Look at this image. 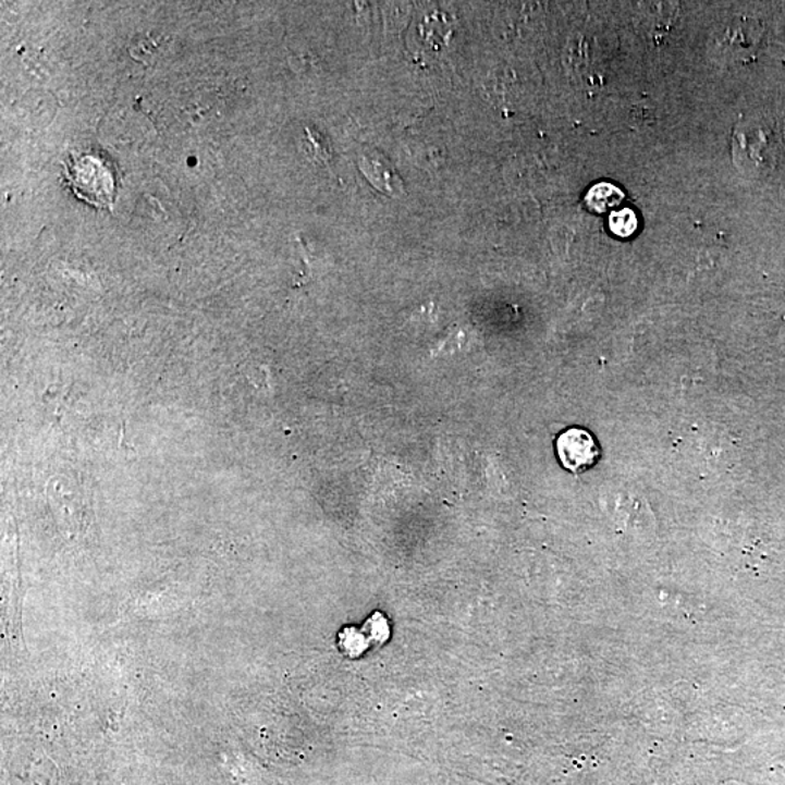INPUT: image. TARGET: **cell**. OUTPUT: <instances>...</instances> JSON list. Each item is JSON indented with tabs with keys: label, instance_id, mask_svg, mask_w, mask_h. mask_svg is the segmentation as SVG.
<instances>
[{
	"label": "cell",
	"instance_id": "5b68a950",
	"mask_svg": "<svg viewBox=\"0 0 785 785\" xmlns=\"http://www.w3.org/2000/svg\"><path fill=\"white\" fill-rule=\"evenodd\" d=\"M611 228L618 236H630L636 230L635 212L630 210L617 212V214L611 217Z\"/></svg>",
	"mask_w": 785,
	"mask_h": 785
},
{
	"label": "cell",
	"instance_id": "7a4b0ae2",
	"mask_svg": "<svg viewBox=\"0 0 785 785\" xmlns=\"http://www.w3.org/2000/svg\"><path fill=\"white\" fill-rule=\"evenodd\" d=\"M771 134L761 123H740L733 134V160L741 171H763L771 158Z\"/></svg>",
	"mask_w": 785,
	"mask_h": 785
},
{
	"label": "cell",
	"instance_id": "6da1fadb",
	"mask_svg": "<svg viewBox=\"0 0 785 785\" xmlns=\"http://www.w3.org/2000/svg\"><path fill=\"white\" fill-rule=\"evenodd\" d=\"M66 177L77 197L99 208H111L115 194V173L98 155H79L66 163Z\"/></svg>",
	"mask_w": 785,
	"mask_h": 785
},
{
	"label": "cell",
	"instance_id": "3957f363",
	"mask_svg": "<svg viewBox=\"0 0 785 785\" xmlns=\"http://www.w3.org/2000/svg\"><path fill=\"white\" fill-rule=\"evenodd\" d=\"M559 459L562 466L572 473L587 470L600 457V446L592 433L580 428H571L557 438Z\"/></svg>",
	"mask_w": 785,
	"mask_h": 785
},
{
	"label": "cell",
	"instance_id": "277c9868",
	"mask_svg": "<svg viewBox=\"0 0 785 785\" xmlns=\"http://www.w3.org/2000/svg\"><path fill=\"white\" fill-rule=\"evenodd\" d=\"M363 172L366 173L367 177H370L372 184L379 189L393 191V182H390V177L394 176L393 169L390 168L389 163L384 164L383 171L381 169V158L379 156H367L361 160Z\"/></svg>",
	"mask_w": 785,
	"mask_h": 785
}]
</instances>
